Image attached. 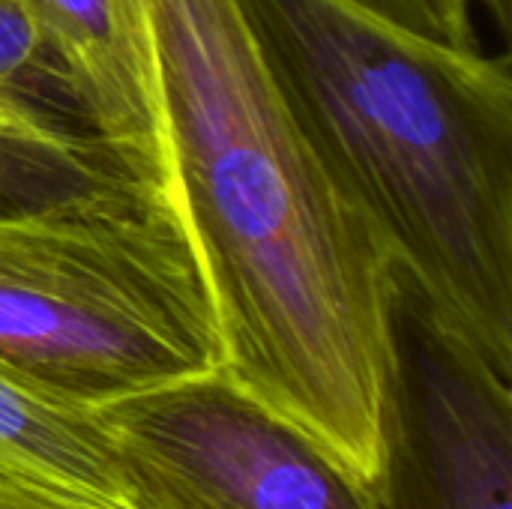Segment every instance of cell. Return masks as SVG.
Masks as SVG:
<instances>
[{
  "label": "cell",
  "instance_id": "7c38bea8",
  "mask_svg": "<svg viewBox=\"0 0 512 509\" xmlns=\"http://www.w3.org/2000/svg\"><path fill=\"white\" fill-rule=\"evenodd\" d=\"M474 6H480L489 18H492V24H495V30L504 36V39H510L512 33V0H474Z\"/></svg>",
  "mask_w": 512,
  "mask_h": 509
},
{
  "label": "cell",
  "instance_id": "8fae6325",
  "mask_svg": "<svg viewBox=\"0 0 512 509\" xmlns=\"http://www.w3.org/2000/svg\"><path fill=\"white\" fill-rule=\"evenodd\" d=\"M0 509H99L87 507V504H75V501H63L36 489H24L15 483H3L0 480Z\"/></svg>",
  "mask_w": 512,
  "mask_h": 509
},
{
  "label": "cell",
  "instance_id": "3957f363",
  "mask_svg": "<svg viewBox=\"0 0 512 509\" xmlns=\"http://www.w3.org/2000/svg\"><path fill=\"white\" fill-rule=\"evenodd\" d=\"M219 366L213 282L177 183L120 174L0 210V372L96 411Z\"/></svg>",
  "mask_w": 512,
  "mask_h": 509
},
{
  "label": "cell",
  "instance_id": "8992f818",
  "mask_svg": "<svg viewBox=\"0 0 512 509\" xmlns=\"http://www.w3.org/2000/svg\"><path fill=\"white\" fill-rule=\"evenodd\" d=\"M66 93L135 177L177 183L159 60L141 0H27ZM180 186V183H177Z\"/></svg>",
  "mask_w": 512,
  "mask_h": 509
},
{
  "label": "cell",
  "instance_id": "4fadbf2b",
  "mask_svg": "<svg viewBox=\"0 0 512 509\" xmlns=\"http://www.w3.org/2000/svg\"><path fill=\"white\" fill-rule=\"evenodd\" d=\"M126 509H147V507H141V504H132V507H126Z\"/></svg>",
  "mask_w": 512,
  "mask_h": 509
},
{
  "label": "cell",
  "instance_id": "6da1fadb",
  "mask_svg": "<svg viewBox=\"0 0 512 509\" xmlns=\"http://www.w3.org/2000/svg\"><path fill=\"white\" fill-rule=\"evenodd\" d=\"M222 372L390 486L399 270L297 120L240 0H141Z\"/></svg>",
  "mask_w": 512,
  "mask_h": 509
},
{
  "label": "cell",
  "instance_id": "30bf717a",
  "mask_svg": "<svg viewBox=\"0 0 512 509\" xmlns=\"http://www.w3.org/2000/svg\"><path fill=\"white\" fill-rule=\"evenodd\" d=\"M366 3L432 39L459 48H483L474 18L477 9L474 0H366Z\"/></svg>",
  "mask_w": 512,
  "mask_h": 509
},
{
  "label": "cell",
  "instance_id": "5b68a950",
  "mask_svg": "<svg viewBox=\"0 0 512 509\" xmlns=\"http://www.w3.org/2000/svg\"><path fill=\"white\" fill-rule=\"evenodd\" d=\"M390 465L414 509L512 507V387L453 342L399 282Z\"/></svg>",
  "mask_w": 512,
  "mask_h": 509
},
{
  "label": "cell",
  "instance_id": "ba28073f",
  "mask_svg": "<svg viewBox=\"0 0 512 509\" xmlns=\"http://www.w3.org/2000/svg\"><path fill=\"white\" fill-rule=\"evenodd\" d=\"M129 174L69 111L0 87V210Z\"/></svg>",
  "mask_w": 512,
  "mask_h": 509
},
{
  "label": "cell",
  "instance_id": "9c48e42d",
  "mask_svg": "<svg viewBox=\"0 0 512 509\" xmlns=\"http://www.w3.org/2000/svg\"><path fill=\"white\" fill-rule=\"evenodd\" d=\"M0 87L78 117L27 0H0Z\"/></svg>",
  "mask_w": 512,
  "mask_h": 509
},
{
  "label": "cell",
  "instance_id": "52a82bcc",
  "mask_svg": "<svg viewBox=\"0 0 512 509\" xmlns=\"http://www.w3.org/2000/svg\"><path fill=\"white\" fill-rule=\"evenodd\" d=\"M0 480L99 509L135 504L99 414L0 372Z\"/></svg>",
  "mask_w": 512,
  "mask_h": 509
},
{
  "label": "cell",
  "instance_id": "277c9868",
  "mask_svg": "<svg viewBox=\"0 0 512 509\" xmlns=\"http://www.w3.org/2000/svg\"><path fill=\"white\" fill-rule=\"evenodd\" d=\"M147 509H384V495L222 369L96 408Z\"/></svg>",
  "mask_w": 512,
  "mask_h": 509
},
{
  "label": "cell",
  "instance_id": "7a4b0ae2",
  "mask_svg": "<svg viewBox=\"0 0 512 509\" xmlns=\"http://www.w3.org/2000/svg\"><path fill=\"white\" fill-rule=\"evenodd\" d=\"M240 3L399 282L512 381L510 51L432 39L366 0Z\"/></svg>",
  "mask_w": 512,
  "mask_h": 509
}]
</instances>
